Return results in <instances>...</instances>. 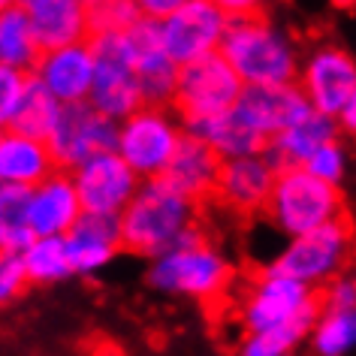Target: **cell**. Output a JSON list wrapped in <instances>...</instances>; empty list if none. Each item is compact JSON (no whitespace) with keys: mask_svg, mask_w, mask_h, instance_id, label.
<instances>
[{"mask_svg":"<svg viewBox=\"0 0 356 356\" xmlns=\"http://www.w3.org/2000/svg\"><path fill=\"white\" fill-rule=\"evenodd\" d=\"M193 229H200V202L169 188L163 178L139 181L136 193L118 215L121 248L145 260L169 251Z\"/></svg>","mask_w":356,"mask_h":356,"instance_id":"1","label":"cell"},{"mask_svg":"<svg viewBox=\"0 0 356 356\" xmlns=\"http://www.w3.org/2000/svg\"><path fill=\"white\" fill-rule=\"evenodd\" d=\"M236 281V266L227 251L193 229L169 251L151 257L148 284L163 296H181L202 305H215L229 293Z\"/></svg>","mask_w":356,"mask_h":356,"instance_id":"2","label":"cell"},{"mask_svg":"<svg viewBox=\"0 0 356 356\" xmlns=\"http://www.w3.org/2000/svg\"><path fill=\"white\" fill-rule=\"evenodd\" d=\"M218 51L236 70L242 85H284L296 82L299 49L287 33L269 22V15L229 19Z\"/></svg>","mask_w":356,"mask_h":356,"instance_id":"3","label":"cell"},{"mask_svg":"<svg viewBox=\"0 0 356 356\" xmlns=\"http://www.w3.org/2000/svg\"><path fill=\"white\" fill-rule=\"evenodd\" d=\"M260 215L278 229L284 238L305 229L344 218V193L338 184L311 175L302 166H287L275 172L269 200Z\"/></svg>","mask_w":356,"mask_h":356,"instance_id":"4","label":"cell"},{"mask_svg":"<svg viewBox=\"0 0 356 356\" xmlns=\"http://www.w3.org/2000/svg\"><path fill=\"white\" fill-rule=\"evenodd\" d=\"M184 136V124L172 106H136L115 127V154L145 178H160Z\"/></svg>","mask_w":356,"mask_h":356,"instance_id":"5","label":"cell"},{"mask_svg":"<svg viewBox=\"0 0 356 356\" xmlns=\"http://www.w3.org/2000/svg\"><path fill=\"white\" fill-rule=\"evenodd\" d=\"M353 254V229L347 218L329 220L314 229H305L299 236H290L278 257L269 263V269L284 272L308 287L320 290L335 275L347 272Z\"/></svg>","mask_w":356,"mask_h":356,"instance_id":"6","label":"cell"},{"mask_svg":"<svg viewBox=\"0 0 356 356\" xmlns=\"http://www.w3.org/2000/svg\"><path fill=\"white\" fill-rule=\"evenodd\" d=\"M242 79L227 64L220 51H209L193 60L178 64L175 88H172V112L181 118V124L202 121L224 115L236 106L242 94Z\"/></svg>","mask_w":356,"mask_h":356,"instance_id":"7","label":"cell"},{"mask_svg":"<svg viewBox=\"0 0 356 356\" xmlns=\"http://www.w3.org/2000/svg\"><path fill=\"white\" fill-rule=\"evenodd\" d=\"M317 311L320 296L314 287L266 266L238 299V323L245 332H260L296 320H314Z\"/></svg>","mask_w":356,"mask_h":356,"instance_id":"8","label":"cell"},{"mask_svg":"<svg viewBox=\"0 0 356 356\" xmlns=\"http://www.w3.org/2000/svg\"><path fill=\"white\" fill-rule=\"evenodd\" d=\"M296 85L314 112L338 118L347 106L356 103V64L353 55L341 46L323 42L299 60Z\"/></svg>","mask_w":356,"mask_h":356,"instance_id":"9","label":"cell"},{"mask_svg":"<svg viewBox=\"0 0 356 356\" xmlns=\"http://www.w3.org/2000/svg\"><path fill=\"white\" fill-rule=\"evenodd\" d=\"M94 51V82L88 103L100 115L112 121H121L136 106H142L136 76H133L130 51L121 33H103V37H88Z\"/></svg>","mask_w":356,"mask_h":356,"instance_id":"10","label":"cell"},{"mask_svg":"<svg viewBox=\"0 0 356 356\" xmlns=\"http://www.w3.org/2000/svg\"><path fill=\"white\" fill-rule=\"evenodd\" d=\"M115 127H118V121L100 115L88 100L64 103L46 136L55 166L70 172L79 163H85L88 157L115 148Z\"/></svg>","mask_w":356,"mask_h":356,"instance_id":"11","label":"cell"},{"mask_svg":"<svg viewBox=\"0 0 356 356\" xmlns=\"http://www.w3.org/2000/svg\"><path fill=\"white\" fill-rule=\"evenodd\" d=\"M73 188L79 193V206L91 215H109L118 218L121 209L136 193L142 178L115 154V148L100 151V154L88 157L85 163L70 169Z\"/></svg>","mask_w":356,"mask_h":356,"instance_id":"12","label":"cell"},{"mask_svg":"<svg viewBox=\"0 0 356 356\" xmlns=\"http://www.w3.org/2000/svg\"><path fill=\"white\" fill-rule=\"evenodd\" d=\"M227 22L229 19L211 0H184L178 10L157 22V31L166 55L175 64H184V60L218 51Z\"/></svg>","mask_w":356,"mask_h":356,"instance_id":"13","label":"cell"},{"mask_svg":"<svg viewBox=\"0 0 356 356\" xmlns=\"http://www.w3.org/2000/svg\"><path fill=\"white\" fill-rule=\"evenodd\" d=\"M275 172H278V166L266 157V151L227 157L220 160L211 200L238 218H254L260 215L266 200H269Z\"/></svg>","mask_w":356,"mask_h":356,"instance_id":"14","label":"cell"},{"mask_svg":"<svg viewBox=\"0 0 356 356\" xmlns=\"http://www.w3.org/2000/svg\"><path fill=\"white\" fill-rule=\"evenodd\" d=\"M124 42H127V51H130V64H133V76H136L142 103L169 106L172 103L178 64L166 55L163 42H160L157 22L136 19L124 31Z\"/></svg>","mask_w":356,"mask_h":356,"instance_id":"15","label":"cell"},{"mask_svg":"<svg viewBox=\"0 0 356 356\" xmlns=\"http://www.w3.org/2000/svg\"><path fill=\"white\" fill-rule=\"evenodd\" d=\"M31 76L55 97L64 103H82L91 94L94 82V51L88 40L67 42V46L42 49L37 64L31 67Z\"/></svg>","mask_w":356,"mask_h":356,"instance_id":"16","label":"cell"},{"mask_svg":"<svg viewBox=\"0 0 356 356\" xmlns=\"http://www.w3.org/2000/svg\"><path fill=\"white\" fill-rule=\"evenodd\" d=\"M82 215L79 193L73 188V178L64 169H55L46 178H40L24 197V224L31 236H64L76 218Z\"/></svg>","mask_w":356,"mask_h":356,"instance_id":"17","label":"cell"},{"mask_svg":"<svg viewBox=\"0 0 356 356\" xmlns=\"http://www.w3.org/2000/svg\"><path fill=\"white\" fill-rule=\"evenodd\" d=\"M233 109L242 115L248 127L269 142V136L293 124L299 115H305L311 106L302 97L296 82H284V85H245Z\"/></svg>","mask_w":356,"mask_h":356,"instance_id":"18","label":"cell"},{"mask_svg":"<svg viewBox=\"0 0 356 356\" xmlns=\"http://www.w3.org/2000/svg\"><path fill=\"white\" fill-rule=\"evenodd\" d=\"M67 257H70V272L73 275H97L109 266L121 251V233H118V218L109 215H91L82 211L76 224L64 233Z\"/></svg>","mask_w":356,"mask_h":356,"instance_id":"19","label":"cell"},{"mask_svg":"<svg viewBox=\"0 0 356 356\" xmlns=\"http://www.w3.org/2000/svg\"><path fill=\"white\" fill-rule=\"evenodd\" d=\"M218 169H220V157L202 139L191 136V133L184 130L175 154L169 157V163L160 178H163L169 188H175L178 193H184L188 200L202 206L206 200H211Z\"/></svg>","mask_w":356,"mask_h":356,"instance_id":"20","label":"cell"},{"mask_svg":"<svg viewBox=\"0 0 356 356\" xmlns=\"http://www.w3.org/2000/svg\"><path fill=\"white\" fill-rule=\"evenodd\" d=\"M46 139L3 127L0 133V188H33L40 178L55 172Z\"/></svg>","mask_w":356,"mask_h":356,"instance_id":"21","label":"cell"},{"mask_svg":"<svg viewBox=\"0 0 356 356\" xmlns=\"http://www.w3.org/2000/svg\"><path fill=\"white\" fill-rule=\"evenodd\" d=\"M341 136L335 118H329L323 112H314L308 109L305 115H299L293 124L281 127L275 136H269L266 142V157L272 160L278 169H287V166H302L308 160V154L314 148H320L323 142Z\"/></svg>","mask_w":356,"mask_h":356,"instance_id":"22","label":"cell"},{"mask_svg":"<svg viewBox=\"0 0 356 356\" xmlns=\"http://www.w3.org/2000/svg\"><path fill=\"white\" fill-rule=\"evenodd\" d=\"M33 28L40 49H55L67 42L88 40L85 0H15Z\"/></svg>","mask_w":356,"mask_h":356,"instance_id":"23","label":"cell"},{"mask_svg":"<svg viewBox=\"0 0 356 356\" xmlns=\"http://www.w3.org/2000/svg\"><path fill=\"white\" fill-rule=\"evenodd\" d=\"M184 130H188L191 136L206 142V145L215 151L220 160L254 154V151L266 148V139L260 136V133H254L251 127H248V124L242 121V115H238L236 109H229L224 115H215V118L191 121V124H184Z\"/></svg>","mask_w":356,"mask_h":356,"instance_id":"24","label":"cell"},{"mask_svg":"<svg viewBox=\"0 0 356 356\" xmlns=\"http://www.w3.org/2000/svg\"><path fill=\"white\" fill-rule=\"evenodd\" d=\"M40 42L33 37L28 13L19 3L0 10V64L31 73V67L40 58Z\"/></svg>","mask_w":356,"mask_h":356,"instance_id":"25","label":"cell"},{"mask_svg":"<svg viewBox=\"0 0 356 356\" xmlns=\"http://www.w3.org/2000/svg\"><path fill=\"white\" fill-rule=\"evenodd\" d=\"M19 260L31 284H58L73 275L64 236H33L19 251Z\"/></svg>","mask_w":356,"mask_h":356,"instance_id":"26","label":"cell"},{"mask_svg":"<svg viewBox=\"0 0 356 356\" xmlns=\"http://www.w3.org/2000/svg\"><path fill=\"white\" fill-rule=\"evenodd\" d=\"M311 350L317 356H347L356 344V308L320 305L308 332Z\"/></svg>","mask_w":356,"mask_h":356,"instance_id":"27","label":"cell"},{"mask_svg":"<svg viewBox=\"0 0 356 356\" xmlns=\"http://www.w3.org/2000/svg\"><path fill=\"white\" fill-rule=\"evenodd\" d=\"M58 112H60V103L31 76L19 97V103H15L13 115H10V121H6V127L28 133V136H37V139H46L51 124L58 118Z\"/></svg>","mask_w":356,"mask_h":356,"instance_id":"28","label":"cell"},{"mask_svg":"<svg viewBox=\"0 0 356 356\" xmlns=\"http://www.w3.org/2000/svg\"><path fill=\"white\" fill-rule=\"evenodd\" d=\"M311 323L314 320H296L287 326L245 332L242 344H238V356H293L302 347V341H308Z\"/></svg>","mask_w":356,"mask_h":356,"instance_id":"29","label":"cell"},{"mask_svg":"<svg viewBox=\"0 0 356 356\" xmlns=\"http://www.w3.org/2000/svg\"><path fill=\"white\" fill-rule=\"evenodd\" d=\"M142 19L133 0H85V28L88 37L121 33L133 22Z\"/></svg>","mask_w":356,"mask_h":356,"instance_id":"30","label":"cell"},{"mask_svg":"<svg viewBox=\"0 0 356 356\" xmlns=\"http://www.w3.org/2000/svg\"><path fill=\"white\" fill-rule=\"evenodd\" d=\"M302 169H308L311 175H317V178H323V181L341 188L344 178H347V169H350V151H347L341 136H335V139H329L320 148L311 151L308 160L302 163Z\"/></svg>","mask_w":356,"mask_h":356,"instance_id":"31","label":"cell"},{"mask_svg":"<svg viewBox=\"0 0 356 356\" xmlns=\"http://www.w3.org/2000/svg\"><path fill=\"white\" fill-rule=\"evenodd\" d=\"M28 79H31V73H24V70L0 64V127H6V121H10L24 85H28Z\"/></svg>","mask_w":356,"mask_h":356,"instance_id":"32","label":"cell"},{"mask_svg":"<svg viewBox=\"0 0 356 356\" xmlns=\"http://www.w3.org/2000/svg\"><path fill=\"white\" fill-rule=\"evenodd\" d=\"M28 275L19 260V254H0V305L19 299L28 290Z\"/></svg>","mask_w":356,"mask_h":356,"instance_id":"33","label":"cell"},{"mask_svg":"<svg viewBox=\"0 0 356 356\" xmlns=\"http://www.w3.org/2000/svg\"><path fill=\"white\" fill-rule=\"evenodd\" d=\"M227 19H248V15H269L272 0H211Z\"/></svg>","mask_w":356,"mask_h":356,"instance_id":"34","label":"cell"},{"mask_svg":"<svg viewBox=\"0 0 356 356\" xmlns=\"http://www.w3.org/2000/svg\"><path fill=\"white\" fill-rule=\"evenodd\" d=\"M133 3H136V10H139L142 19L160 22V19H166L172 10H178L184 0H133Z\"/></svg>","mask_w":356,"mask_h":356,"instance_id":"35","label":"cell"},{"mask_svg":"<svg viewBox=\"0 0 356 356\" xmlns=\"http://www.w3.org/2000/svg\"><path fill=\"white\" fill-rule=\"evenodd\" d=\"M15 0H0V10H6V6H13Z\"/></svg>","mask_w":356,"mask_h":356,"instance_id":"36","label":"cell"},{"mask_svg":"<svg viewBox=\"0 0 356 356\" xmlns=\"http://www.w3.org/2000/svg\"><path fill=\"white\" fill-rule=\"evenodd\" d=\"M0 133H3V127H0Z\"/></svg>","mask_w":356,"mask_h":356,"instance_id":"37","label":"cell"}]
</instances>
